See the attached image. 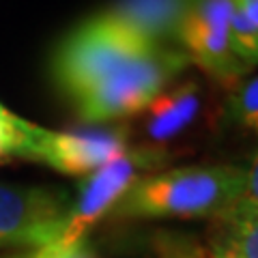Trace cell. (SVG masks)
Instances as JSON below:
<instances>
[{
	"mask_svg": "<svg viewBox=\"0 0 258 258\" xmlns=\"http://www.w3.org/2000/svg\"><path fill=\"white\" fill-rule=\"evenodd\" d=\"M241 166H181L136 181L112 209L116 217H217L239 203Z\"/></svg>",
	"mask_w": 258,
	"mask_h": 258,
	"instance_id": "6da1fadb",
	"label": "cell"
},
{
	"mask_svg": "<svg viewBox=\"0 0 258 258\" xmlns=\"http://www.w3.org/2000/svg\"><path fill=\"white\" fill-rule=\"evenodd\" d=\"M189 62V56L181 47H153L120 64L71 103L86 123H106L138 114L187 69Z\"/></svg>",
	"mask_w": 258,
	"mask_h": 258,
	"instance_id": "7a4b0ae2",
	"label": "cell"
},
{
	"mask_svg": "<svg viewBox=\"0 0 258 258\" xmlns=\"http://www.w3.org/2000/svg\"><path fill=\"white\" fill-rule=\"evenodd\" d=\"M153 47L157 45L147 43L103 13H97L58 45L52 60L56 86L69 101H76L120 64Z\"/></svg>",
	"mask_w": 258,
	"mask_h": 258,
	"instance_id": "3957f363",
	"label": "cell"
},
{
	"mask_svg": "<svg viewBox=\"0 0 258 258\" xmlns=\"http://www.w3.org/2000/svg\"><path fill=\"white\" fill-rule=\"evenodd\" d=\"M164 161L166 153L153 149H136L127 151L125 155L91 172L80 185V194L69 207L60 232L54 237V241L35 252L43 256H56L84 243L88 230L108 213H112V209L118 205L125 191L138 179L161 168Z\"/></svg>",
	"mask_w": 258,
	"mask_h": 258,
	"instance_id": "277c9868",
	"label": "cell"
},
{
	"mask_svg": "<svg viewBox=\"0 0 258 258\" xmlns=\"http://www.w3.org/2000/svg\"><path fill=\"white\" fill-rule=\"evenodd\" d=\"M127 151V136L118 129L54 132L20 118V144L15 155L41 161L62 174H91Z\"/></svg>",
	"mask_w": 258,
	"mask_h": 258,
	"instance_id": "5b68a950",
	"label": "cell"
},
{
	"mask_svg": "<svg viewBox=\"0 0 258 258\" xmlns=\"http://www.w3.org/2000/svg\"><path fill=\"white\" fill-rule=\"evenodd\" d=\"M67 191L26 185H0V247L47 245L69 213Z\"/></svg>",
	"mask_w": 258,
	"mask_h": 258,
	"instance_id": "8992f818",
	"label": "cell"
},
{
	"mask_svg": "<svg viewBox=\"0 0 258 258\" xmlns=\"http://www.w3.org/2000/svg\"><path fill=\"white\" fill-rule=\"evenodd\" d=\"M232 0H191L179 30V47L217 82L232 86L247 74L230 45Z\"/></svg>",
	"mask_w": 258,
	"mask_h": 258,
	"instance_id": "52a82bcc",
	"label": "cell"
},
{
	"mask_svg": "<svg viewBox=\"0 0 258 258\" xmlns=\"http://www.w3.org/2000/svg\"><path fill=\"white\" fill-rule=\"evenodd\" d=\"M191 0H116L101 11L151 45L179 47V30Z\"/></svg>",
	"mask_w": 258,
	"mask_h": 258,
	"instance_id": "ba28073f",
	"label": "cell"
},
{
	"mask_svg": "<svg viewBox=\"0 0 258 258\" xmlns=\"http://www.w3.org/2000/svg\"><path fill=\"white\" fill-rule=\"evenodd\" d=\"M209 258H258V209L235 205L213 217L207 235Z\"/></svg>",
	"mask_w": 258,
	"mask_h": 258,
	"instance_id": "9c48e42d",
	"label": "cell"
},
{
	"mask_svg": "<svg viewBox=\"0 0 258 258\" xmlns=\"http://www.w3.org/2000/svg\"><path fill=\"white\" fill-rule=\"evenodd\" d=\"M147 134L153 140L166 142L185 132L200 110V84L196 80H185L172 88L159 93L147 108Z\"/></svg>",
	"mask_w": 258,
	"mask_h": 258,
	"instance_id": "30bf717a",
	"label": "cell"
},
{
	"mask_svg": "<svg viewBox=\"0 0 258 258\" xmlns=\"http://www.w3.org/2000/svg\"><path fill=\"white\" fill-rule=\"evenodd\" d=\"M226 116L232 125L258 138V76L230 86V95L226 99Z\"/></svg>",
	"mask_w": 258,
	"mask_h": 258,
	"instance_id": "8fae6325",
	"label": "cell"
},
{
	"mask_svg": "<svg viewBox=\"0 0 258 258\" xmlns=\"http://www.w3.org/2000/svg\"><path fill=\"white\" fill-rule=\"evenodd\" d=\"M230 45L235 56L247 69L258 64V26L235 5V0L230 15Z\"/></svg>",
	"mask_w": 258,
	"mask_h": 258,
	"instance_id": "7c38bea8",
	"label": "cell"
},
{
	"mask_svg": "<svg viewBox=\"0 0 258 258\" xmlns=\"http://www.w3.org/2000/svg\"><path fill=\"white\" fill-rule=\"evenodd\" d=\"M20 118L18 114L0 106V164L18 153L20 144Z\"/></svg>",
	"mask_w": 258,
	"mask_h": 258,
	"instance_id": "4fadbf2b",
	"label": "cell"
},
{
	"mask_svg": "<svg viewBox=\"0 0 258 258\" xmlns=\"http://www.w3.org/2000/svg\"><path fill=\"white\" fill-rule=\"evenodd\" d=\"M159 256L161 258H209L203 247L185 237H161Z\"/></svg>",
	"mask_w": 258,
	"mask_h": 258,
	"instance_id": "5bb4252c",
	"label": "cell"
},
{
	"mask_svg": "<svg viewBox=\"0 0 258 258\" xmlns=\"http://www.w3.org/2000/svg\"><path fill=\"white\" fill-rule=\"evenodd\" d=\"M237 205L258 209V151L254 153L249 166L245 168V187H243V194H241Z\"/></svg>",
	"mask_w": 258,
	"mask_h": 258,
	"instance_id": "9a60e30c",
	"label": "cell"
},
{
	"mask_svg": "<svg viewBox=\"0 0 258 258\" xmlns=\"http://www.w3.org/2000/svg\"><path fill=\"white\" fill-rule=\"evenodd\" d=\"M30 258H97V256L86 247V243H80V245L71 247V249H67V252H62V254H56V256H43V254L32 252Z\"/></svg>",
	"mask_w": 258,
	"mask_h": 258,
	"instance_id": "2e32d148",
	"label": "cell"
},
{
	"mask_svg": "<svg viewBox=\"0 0 258 258\" xmlns=\"http://www.w3.org/2000/svg\"><path fill=\"white\" fill-rule=\"evenodd\" d=\"M32 252H15V254H0V258H30Z\"/></svg>",
	"mask_w": 258,
	"mask_h": 258,
	"instance_id": "e0dca14e",
	"label": "cell"
}]
</instances>
